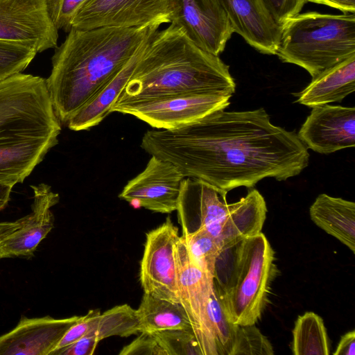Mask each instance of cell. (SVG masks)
I'll return each mask as SVG.
<instances>
[{
    "label": "cell",
    "mask_w": 355,
    "mask_h": 355,
    "mask_svg": "<svg viewBox=\"0 0 355 355\" xmlns=\"http://www.w3.org/2000/svg\"><path fill=\"white\" fill-rule=\"evenodd\" d=\"M141 147L173 164L185 178L227 192L252 187L266 178L286 180L309 161L297 135L273 125L263 108L219 110L183 127L148 130Z\"/></svg>",
    "instance_id": "cell-1"
},
{
    "label": "cell",
    "mask_w": 355,
    "mask_h": 355,
    "mask_svg": "<svg viewBox=\"0 0 355 355\" xmlns=\"http://www.w3.org/2000/svg\"><path fill=\"white\" fill-rule=\"evenodd\" d=\"M141 28H71L52 57L46 85L62 123L83 107L132 57L151 31Z\"/></svg>",
    "instance_id": "cell-2"
},
{
    "label": "cell",
    "mask_w": 355,
    "mask_h": 355,
    "mask_svg": "<svg viewBox=\"0 0 355 355\" xmlns=\"http://www.w3.org/2000/svg\"><path fill=\"white\" fill-rule=\"evenodd\" d=\"M235 88L229 66L218 55L197 46L182 28L171 24L150 33L114 105L187 93L232 96Z\"/></svg>",
    "instance_id": "cell-3"
},
{
    "label": "cell",
    "mask_w": 355,
    "mask_h": 355,
    "mask_svg": "<svg viewBox=\"0 0 355 355\" xmlns=\"http://www.w3.org/2000/svg\"><path fill=\"white\" fill-rule=\"evenodd\" d=\"M61 129L46 79L19 73L0 81V182H23Z\"/></svg>",
    "instance_id": "cell-4"
},
{
    "label": "cell",
    "mask_w": 355,
    "mask_h": 355,
    "mask_svg": "<svg viewBox=\"0 0 355 355\" xmlns=\"http://www.w3.org/2000/svg\"><path fill=\"white\" fill-rule=\"evenodd\" d=\"M276 55L315 78L355 55V14L299 13L282 27Z\"/></svg>",
    "instance_id": "cell-5"
},
{
    "label": "cell",
    "mask_w": 355,
    "mask_h": 355,
    "mask_svg": "<svg viewBox=\"0 0 355 355\" xmlns=\"http://www.w3.org/2000/svg\"><path fill=\"white\" fill-rule=\"evenodd\" d=\"M233 263L225 283L214 280L230 320L240 326L255 324L266 307L276 273L275 252L261 232L233 246Z\"/></svg>",
    "instance_id": "cell-6"
},
{
    "label": "cell",
    "mask_w": 355,
    "mask_h": 355,
    "mask_svg": "<svg viewBox=\"0 0 355 355\" xmlns=\"http://www.w3.org/2000/svg\"><path fill=\"white\" fill-rule=\"evenodd\" d=\"M231 96L187 93L148 101L113 105L110 112L132 115L153 128H178L192 123L211 112L225 110Z\"/></svg>",
    "instance_id": "cell-7"
},
{
    "label": "cell",
    "mask_w": 355,
    "mask_h": 355,
    "mask_svg": "<svg viewBox=\"0 0 355 355\" xmlns=\"http://www.w3.org/2000/svg\"><path fill=\"white\" fill-rule=\"evenodd\" d=\"M169 0H87L71 28H141L171 23Z\"/></svg>",
    "instance_id": "cell-8"
},
{
    "label": "cell",
    "mask_w": 355,
    "mask_h": 355,
    "mask_svg": "<svg viewBox=\"0 0 355 355\" xmlns=\"http://www.w3.org/2000/svg\"><path fill=\"white\" fill-rule=\"evenodd\" d=\"M54 0H0V40L28 44L37 53L56 48Z\"/></svg>",
    "instance_id": "cell-9"
},
{
    "label": "cell",
    "mask_w": 355,
    "mask_h": 355,
    "mask_svg": "<svg viewBox=\"0 0 355 355\" xmlns=\"http://www.w3.org/2000/svg\"><path fill=\"white\" fill-rule=\"evenodd\" d=\"M180 303L184 309L203 355H218L209 322L207 306L214 277L191 261L182 236L175 245Z\"/></svg>",
    "instance_id": "cell-10"
},
{
    "label": "cell",
    "mask_w": 355,
    "mask_h": 355,
    "mask_svg": "<svg viewBox=\"0 0 355 355\" xmlns=\"http://www.w3.org/2000/svg\"><path fill=\"white\" fill-rule=\"evenodd\" d=\"M178 229L170 218L146 234L139 279L145 293L180 302L175 259Z\"/></svg>",
    "instance_id": "cell-11"
},
{
    "label": "cell",
    "mask_w": 355,
    "mask_h": 355,
    "mask_svg": "<svg viewBox=\"0 0 355 355\" xmlns=\"http://www.w3.org/2000/svg\"><path fill=\"white\" fill-rule=\"evenodd\" d=\"M171 24L202 50L218 55L234 33L230 19L216 0H169Z\"/></svg>",
    "instance_id": "cell-12"
},
{
    "label": "cell",
    "mask_w": 355,
    "mask_h": 355,
    "mask_svg": "<svg viewBox=\"0 0 355 355\" xmlns=\"http://www.w3.org/2000/svg\"><path fill=\"white\" fill-rule=\"evenodd\" d=\"M184 178L173 164L151 155L145 168L128 182L119 198L135 207L170 214L178 208Z\"/></svg>",
    "instance_id": "cell-13"
},
{
    "label": "cell",
    "mask_w": 355,
    "mask_h": 355,
    "mask_svg": "<svg viewBox=\"0 0 355 355\" xmlns=\"http://www.w3.org/2000/svg\"><path fill=\"white\" fill-rule=\"evenodd\" d=\"M298 137L315 152L330 154L355 146V107L324 104L312 107Z\"/></svg>",
    "instance_id": "cell-14"
},
{
    "label": "cell",
    "mask_w": 355,
    "mask_h": 355,
    "mask_svg": "<svg viewBox=\"0 0 355 355\" xmlns=\"http://www.w3.org/2000/svg\"><path fill=\"white\" fill-rule=\"evenodd\" d=\"M31 188L34 193L31 212L24 217L21 227L0 237V259L32 257L38 245L54 227L51 208L59 202V195L44 183Z\"/></svg>",
    "instance_id": "cell-15"
},
{
    "label": "cell",
    "mask_w": 355,
    "mask_h": 355,
    "mask_svg": "<svg viewBox=\"0 0 355 355\" xmlns=\"http://www.w3.org/2000/svg\"><path fill=\"white\" fill-rule=\"evenodd\" d=\"M21 315L17 325L0 336V355H50L69 329L80 319Z\"/></svg>",
    "instance_id": "cell-16"
},
{
    "label": "cell",
    "mask_w": 355,
    "mask_h": 355,
    "mask_svg": "<svg viewBox=\"0 0 355 355\" xmlns=\"http://www.w3.org/2000/svg\"><path fill=\"white\" fill-rule=\"evenodd\" d=\"M226 12L234 32L260 53L276 55L282 28L261 0H216Z\"/></svg>",
    "instance_id": "cell-17"
},
{
    "label": "cell",
    "mask_w": 355,
    "mask_h": 355,
    "mask_svg": "<svg viewBox=\"0 0 355 355\" xmlns=\"http://www.w3.org/2000/svg\"><path fill=\"white\" fill-rule=\"evenodd\" d=\"M267 207L262 195L252 189L232 207L223 221L210 234L223 251L245 238L261 232L266 218Z\"/></svg>",
    "instance_id": "cell-18"
},
{
    "label": "cell",
    "mask_w": 355,
    "mask_h": 355,
    "mask_svg": "<svg viewBox=\"0 0 355 355\" xmlns=\"http://www.w3.org/2000/svg\"><path fill=\"white\" fill-rule=\"evenodd\" d=\"M159 28H154L151 33ZM149 35L124 66L110 78L92 98L71 116L67 122L70 130L74 131L89 130L98 125L110 114L112 106L132 76Z\"/></svg>",
    "instance_id": "cell-19"
},
{
    "label": "cell",
    "mask_w": 355,
    "mask_h": 355,
    "mask_svg": "<svg viewBox=\"0 0 355 355\" xmlns=\"http://www.w3.org/2000/svg\"><path fill=\"white\" fill-rule=\"evenodd\" d=\"M355 90V55L324 70L312 78L300 92L295 94L296 102L315 107L340 102Z\"/></svg>",
    "instance_id": "cell-20"
},
{
    "label": "cell",
    "mask_w": 355,
    "mask_h": 355,
    "mask_svg": "<svg viewBox=\"0 0 355 355\" xmlns=\"http://www.w3.org/2000/svg\"><path fill=\"white\" fill-rule=\"evenodd\" d=\"M312 221L355 252V204L320 194L309 208Z\"/></svg>",
    "instance_id": "cell-21"
},
{
    "label": "cell",
    "mask_w": 355,
    "mask_h": 355,
    "mask_svg": "<svg viewBox=\"0 0 355 355\" xmlns=\"http://www.w3.org/2000/svg\"><path fill=\"white\" fill-rule=\"evenodd\" d=\"M136 313L139 333L191 329L188 315L180 302H172L148 293H144Z\"/></svg>",
    "instance_id": "cell-22"
},
{
    "label": "cell",
    "mask_w": 355,
    "mask_h": 355,
    "mask_svg": "<svg viewBox=\"0 0 355 355\" xmlns=\"http://www.w3.org/2000/svg\"><path fill=\"white\" fill-rule=\"evenodd\" d=\"M295 355H329V343L323 320L313 312L299 315L293 330Z\"/></svg>",
    "instance_id": "cell-23"
},
{
    "label": "cell",
    "mask_w": 355,
    "mask_h": 355,
    "mask_svg": "<svg viewBox=\"0 0 355 355\" xmlns=\"http://www.w3.org/2000/svg\"><path fill=\"white\" fill-rule=\"evenodd\" d=\"M207 313L218 355H230L239 325L230 320L214 280Z\"/></svg>",
    "instance_id": "cell-24"
},
{
    "label": "cell",
    "mask_w": 355,
    "mask_h": 355,
    "mask_svg": "<svg viewBox=\"0 0 355 355\" xmlns=\"http://www.w3.org/2000/svg\"><path fill=\"white\" fill-rule=\"evenodd\" d=\"M138 324L136 309L126 304L118 305L98 315L89 335L100 341L114 336L128 337L139 333Z\"/></svg>",
    "instance_id": "cell-25"
},
{
    "label": "cell",
    "mask_w": 355,
    "mask_h": 355,
    "mask_svg": "<svg viewBox=\"0 0 355 355\" xmlns=\"http://www.w3.org/2000/svg\"><path fill=\"white\" fill-rule=\"evenodd\" d=\"M182 237L192 263L214 277L217 259L223 252L216 239L203 228L187 231Z\"/></svg>",
    "instance_id": "cell-26"
},
{
    "label": "cell",
    "mask_w": 355,
    "mask_h": 355,
    "mask_svg": "<svg viewBox=\"0 0 355 355\" xmlns=\"http://www.w3.org/2000/svg\"><path fill=\"white\" fill-rule=\"evenodd\" d=\"M37 53L26 44L0 40V81L22 73Z\"/></svg>",
    "instance_id": "cell-27"
},
{
    "label": "cell",
    "mask_w": 355,
    "mask_h": 355,
    "mask_svg": "<svg viewBox=\"0 0 355 355\" xmlns=\"http://www.w3.org/2000/svg\"><path fill=\"white\" fill-rule=\"evenodd\" d=\"M153 334L167 355H203L191 329H169Z\"/></svg>",
    "instance_id": "cell-28"
},
{
    "label": "cell",
    "mask_w": 355,
    "mask_h": 355,
    "mask_svg": "<svg viewBox=\"0 0 355 355\" xmlns=\"http://www.w3.org/2000/svg\"><path fill=\"white\" fill-rule=\"evenodd\" d=\"M273 354L271 343L254 324L239 325L230 355H272Z\"/></svg>",
    "instance_id": "cell-29"
},
{
    "label": "cell",
    "mask_w": 355,
    "mask_h": 355,
    "mask_svg": "<svg viewBox=\"0 0 355 355\" xmlns=\"http://www.w3.org/2000/svg\"><path fill=\"white\" fill-rule=\"evenodd\" d=\"M264 8L274 22L282 27L291 17L299 14L306 0H261Z\"/></svg>",
    "instance_id": "cell-30"
},
{
    "label": "cell",
    "mask_w": 355,
    "mask_h": 355,
    "mask_svg": "<svg viewBox=\"0 0 355 355\" xmlns=\"http://www.w3.org/2000/svg\"><path fill=\"white\" fill-rule=\"evenodd\" d=\"M120 355H167L153 334L141 332L128 345L124 346Z\"/></svg>",
    "instance_id": "cell-31"
},
{
    "label": "cell",
    "mask_w": 355,
    "mask_h": 355,
    "mask_svg": "<svg viewBox=\"0 0 355 355\" xmlns=\"http://www.w3.org/2000/svg\"><path fill=\"white\" fill-rule=\"evenodd\" d=\"M87 0H54L53 19L58 30L69 32L80 6Z\"/></svg>",
    "instance_id": "cell-32"
},
{
    "label": "cell",
    "mask_w": 355,
    "mask_h": 355,
    "mask_svg": "<svg viewBox=\"0 0 355 355\" xmlns=\"http://www.w3.org/2000/svg\"><path fill=\"white\" fill-rule=\"evenodd\" d=\"M100 340L93 335H87L71 345L54 351L50 355H92Z\"/></svg>",
    "instance_id": "cell-33"
},
{
    "label": "cell",
    "mask_w": 355,
    "mask_h": 355,
    "mask_svg": "<svg viewBox=\"0 0 355 355\" xmlns=\"http://www.w3.org/2000/svg\"><path fill=\"white\" fill-rule=\"evenodd\" d=\"M334 355L355 354V331L352 330L343 335L334 352Z\"/></svg>",
    "instance_id": "cell-34"
},
{
    "label": "cell",
    "mask_w": 355,
    "mask_h": 355,
    "mask_svg": "<svg viewBox=\"0 0 355 355\" xmlns=\"http://www.w3.org/2000/svg\"><path fill=\"white\" fill-rule=\"evenodd\" d=\"M306 2L328 6L338 9L344 13H354L355 0H306Z\"/></svg>",
    "instance_id": "cell-35"
},
{
    "label": "cell",
    "mask_w": 355,
    "mask_h": 355,
    "mask_svg": "<svg viewBox=\"0 0 355 355\" xmlns=\"http://www.w3.org/2000/svg\"><path fill=\"white\" fill-rule=\"evenodd\" d=\"M24 222V217L15 222H0V237L8 234L19 227Z\"/></svg>",
    "instance_id": "cell-36"
},
{
    "label": "cell",
    "mask_w": 355,
    "mask_h": 355,
    "mask_svg": "<svg viewBox=\"0 0 355 355\" xmlns=\"http://www.w3.org/2000/svg\"><path fill=\"white\" fill-rule=\"evenodd\" d=\"M12 187V185L0 182V211L8 205Z\"/></svg>",
    "instance_id": "cell-37"
}]
</instances>
